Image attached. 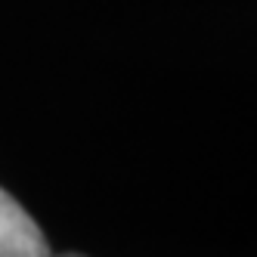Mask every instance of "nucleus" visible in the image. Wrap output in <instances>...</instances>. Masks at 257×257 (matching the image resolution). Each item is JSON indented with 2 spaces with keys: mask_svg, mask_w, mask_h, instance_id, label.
Listing matches in <instances>:
<instances>
[{
  "mask_svg": "<svg viewBox=\"0 0 257 257\" xmlns=\"http://www.w3.org/2000/svg\"><path fill=\"white\" fill-rule=\"evenodd\" d=\"M0 257H53L41 226L7 189H0Z\"/></svg>",
  "mask_w": 257,
  "mask_h": 257,
  "instance_id": "nucleus-1",
  "label": "nucleus"
},
{
  "mask_svg": "<svg viewBox=\"0 0 257 257\" xmlns=\"http://www.w3.org/2000/svg\"><path fill=\"white\" fill-rule=\"evenodd\" d=\"M53 257H56V254H53ZM59 257H84V254H59Z\"/></svg>",
  "mask_w": 257,
  "mask_h": 257,
  "instance_id": "nucleus-2",
  "label": "nucleus"
}]
</instances>
